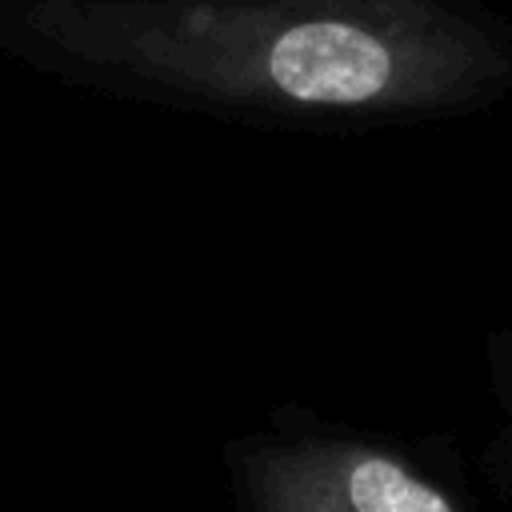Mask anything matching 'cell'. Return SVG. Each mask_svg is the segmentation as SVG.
<instances>
[{
  "label": "cell",
  "mask_w": 512,
  "mask_h": 512,
  "mask_svg": "<svg viewBox=\"0 0 512 512\" xmlns=\"http://www.w3.org/2000/svg\"><path fill=\"white\" fill-rule=\"evenodd\" d=\"M236 512H464L404 452L324 428L252 432L228 448Z\"/></svg>",
  "instance_id": "obj_2"
},
{
  "label": "cell",
  "mask_w": 512,
  "mask_h": 512,
  "mask_svg": "<svg viewBox=\"0 0 512 512\" xmlns=\"http://www.w3.org/2000/svg\"><path fill=\"white\" fill-rule=\"evenodd\" d=\"M40 28L88 64L252 108L416 112L500 68L424 0H52Z\"/></svg>",
  "instance_id": "obj_1"
}]
</instances>
